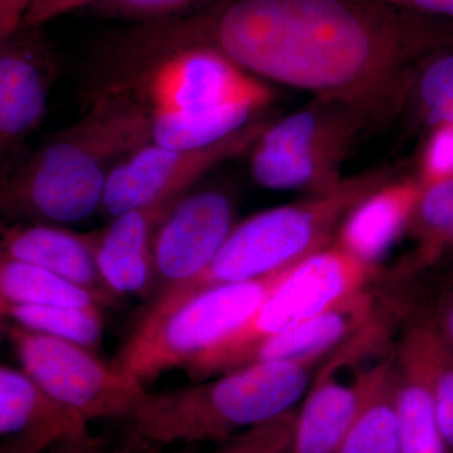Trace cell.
Masks as SVG:
<instances>
[{
  "label": "cell",
  "mask_w": 453,
  "mask_h": 453,
  "mask_svg": "<svg viewBox=\"0 0 453 453\" xmlns=\"http://www.w3.org/2000/svg\"><path fill=\"white\" fill-rule=\"evenodd\" d=\"M196 18L247 73L347 106L371 130L407 109L423 59L453 46L452 20L377 0H220Z\"/></svg>",
  "instance_id": "6da1fadb"
},
{
  "label": "cell",
  "mask_w": 453,
  "mask_h": 453,
  "mask_svg": "<svg viewBox=\"0 0 453 453\" xmlns=\"http://www.w3.org/2000/svg\"><path fill=\"white\" fill-rule=\"evenodd\" d=\"M151 142L145 106L125 92L100 95L81 120L3 174V213L52 226L88 219L103 207L116 165Z\"/></svg>",
  "instance_id": "7a4b0ae2"
},
{
  "label": "cell",
  "mask_w": 453,
  "mask_h": 453,
  "mask_svg": "<svg viewBox=\"0 0 453 453\" xmlns=\"http://www.w3.org/2000/svg\"><path fill=\"white\" fill-rule=\"evenodd\" d=\"M334 350L303 359L257 363L166 392L144 388L129 418L134 434L164 446L225 442L297 408Z\"/></svg>",
  "instance_id": "3957f363"
},
{
  "label": "cell",
  "mask_w": 453,
  "mask_h": 453,
  "mask_svg": "<svg viewBox=\"0 0 453 453\" xmlns=\"http://www.w3.org/2000/svg\"><path fill=\"white\" fill-rule=\"evenodd\" d=\"M393 178L388 169L363 173L345 178L330 192L306 196L237 223L207 270L155 296L140 319L166 314L217 286L273 275L326 249L357 203Z\"/></svg>",
  "instance_id": "277c9868"
},
{
  "label": "cell",
  "mask_w": 453,
  "mask_h": 453,
  "mask_svg": "<svg viewBox=\"0 0 453 453\" xmlns=\"http://www.w3.org/2000/svg\"><path fill=\"white\" fill-rule=\"evenodd\" d=\"M115 47L121 67L129 71L107 83L97 96L125 92L153 116L234 101H273L267 82L244 71L203 37L195 14L136 25Z\"/></svg>",
  "instance_id": "5b68a950"
},
{
  "label": "cell",
  "mask_w": 453,
  "mask_h": 453,
  "mask_svg": "<svg viewBox=\"0 0 453 453\" xmlns=\"http://www.w3.org/2000/svg\"><path fill=\"white\" fill-rule=\"evenodd\" d=\"M294 266L252 281L217 286L166 314L139 319L110 365L142 387L172 369L186 371L242 327Z\"/></svg>",
  "instance_id": "8992f818"
},
{
  "label": "cell",
  "mask_w": 453,
  "mask_h": 453,
  "mask_svg": "<svg viewBox=\"0 0 453 453\" xmlns=\"http://www.w3.org/2000/svg\"><path fill=\"white\" fill-rule=\"evenodd\" d=\"M357 112L312 98L303 109L270 121L251 150L256 183L280 192L323 195L344 181L342 166L365 131Z\"/></svg>",
  "instance_id": "52a82bcc"
},
{
  "label": "cell",
  "mask_w": 453,
  "mask_h": 453,
  "mask_svg": "<svg viewBox=\"0 0 453 453\" xmlns=\"http://www.w3.org/2000/svg\"><path fill=\"white\" fill-rule=\"evenodd\" d=\"M2 334L20 369L44 392L88 422L130 418L145 387L105 365L98 354L65 340L28 332L3 320Z\"/></svg>",
  "instance_id": "ba28073f"
},
{
  "label": "cell",
  "mask_w": 453,
  "mask_h": 453,
  "mask_svg": "<svg viewBox=\"0 0 453 453\" xmlns=\"http://www.w3.org/2000/svg\"><path fill=\"white\" fill-rule=\"evenodd\" d=\"M375 275L377 267L365 264L333 242L295 265L242 327L189 366L305 323L368 288Z\"/></svg>",
  "instance_id": "9c48e42d"
},
{
  "label": "cell",
  "mask_w": 453,
  "mask_h": 453,
  "mask_svg": "<svg viewBox=\"0 0 453 453\" xmlns=\"http://www.w3.org/2000/svg\"><path fill=\"white\" fill-rule=\"evenodd\" d=\"M270 120L252 122L216 144L198 149H170L151 144L139 149L112 170L103 207L110 219L135 208L186 196L188 188L226 160L251 151Z\"/></svg>",
  "instance_id": "30bf717a"
},
{
  "label": "cell",
  "mask_w": 453,
  "mask_h": 453,
  "mask_svg": "<svg viewBox=\"0 0 453 453\" xmlns=\"http://www.w3.org/2000/svg\"><path fill=\"white\" fill-rule=\"evenodd\" d=\"M234 203L226 192L207 189L179 199L155 234L154 297L207 270L234 231Z\"/></svg>",
  "instance_id": "8fae6325"
},
{
  "label": "cell",
  "mask_w": 453,
  "mask_h": 453,
  "mask_svg": "<svg viewBox=\"0 0 453 453\" xmlns=\"http://www.w3.org/2000/svg\"><path fill=\"white\" fill-rule=\"evenodd\" d=\"M380 311L378 294L368 288L305 323L229 353L201 360L186 372L193 380L201 381L257 363L296 360L327 353L365 330Z\"/></svg>",
  "instance_id": "7c38bea8"
},
{
  "label": "cell",
  "mask_w": 453,
  "mask_h": 453,
  "mask_svg": "<svg viewBox=\"0 0 453 453\" xmlns=\"http://www.w3.org/2000/svg\"><path fill=\"white\" fill-rule=\"evenodd\" d=\"M58 74L42 27L22 26L0 43V150L3 163L37 129Z\"/></svg>",
  "instance_id": "4fadbf2b"
},
{
  "label": "cell",
  "mask_w": 453,
  "mask_h": 453,
  "mask_svg": "<svg viewBox=\"0 0 453 453\" xmlns=\"http://www.w3.org/2000/svg\"><path fill=\"white\" fill-rule=\"evenodd\" d=\"M88 419L20 368L0 366V453H47L96 445Z\"/></svg>",
  "instance_id": "5bb4252c"
},
{
  "label": "cell",
  "mask_w": 453,
  "mask_h": 453,
  "mask_svg": "<svg viewBox=\"0 0 453 453\" xmlns=\"http://www.w3.org/2000/svg\"><path fill=\"white\" fill-rule=\"evenodd\" d=\"M384 335L381 327H372L349 377L344 375L347 342L334 350L297 410L291 453L339 452L362 403L372 366L359 363L386 342Z\"/></svg>",
  "instance_id": "9a60e30c"
},
{
  "label": "cell",
  "mask_w": 453,
  "mask_h": 453,
  "mask_svg": "<svg viewBox=\"0 0 453 453\" xmlns=\"http://www.w3.org/2000/svg\"><path fill=\"white\" fill-rule=\"evenodd\" d=\"M180 198L124 211L103 229L95 231L98 271L113 294L153 299L155 234Z\"/></svg>",
  "instance_id": "2e32d148"
},
{
  "label": "cell",
  "mask_w": 453,
  "mask_h": 453,
  "mask_svg": "<svg viewBox=\"0 0 453 453\" xmlns=\"http://www.w3.org/2000/svg\"><path fill=\"white\" fill-rule=\"evenodd\" d=\"M422 193L417 177L390 179L369 193L340 226L335 242L372 267L408 232Z\"/></svg>",
  "instance_id": "e0dca14e"
},
{
  "label": "cell",
  "mask_w": 453,
  "mask_h": 453,
  "mask_svg": "<svg viewBox=\"0 0 453 453\" xmlns=\"http://www.w3.org/2000/svg\"><path fill=\"white\" fill-rule=\"evenodd\" d=\"M95 241V231L73 234L52 225L18 223L2 226V256L44 268L89 290L120 297L101 277Z\"/></svg>",
  "instance_id": "ac0fdd59"
},
{
  "label": "cell",
  "mask_w": 453,
  "mask_h": 453,
  "mask_svg": "<svg viewBox=\"0 0 453 453\" xmlns=\"http://www.w3.org/2000/svg\"><path fill=\"white\" fill-rule=\"evenodd\" d=\"M393 375L402 453H449L438 426L427 363L412 323H405L393 351Z\"/></svg>",
  "instance_id": "d6986e66"
},
{
  "label": "cell",
  "mask_w": 453,
  "mask_h": 453,
  "mask_svg": "<svg viewBox=\"0 0 453 453\" xmlns=\"http://www.w3.org/2000/svg\"><path fill=\"white\" fill-rule=\"evenodd\" d=\"M378 297L387 314L427 324L453 353V262L446 255L427 266L396 267Z\"/></svg>",
  "instance_id": "ffe728a7"
},
{
  "label": "cell",
  "mask_w": 453,
  "mask_h": 453,
  "mask_svg": "<svg viewBox=\"0 0 453 453\" xmlns=\"http://www.w3.org/2000/svg\"><path fill=\"white\" fill-rule=\"evenodd\" d=\"M271 101L242 100L195 111L153 116L154 144L198 149L222 142L264 118Z\"/></svg>",
  "instance_id": "44dd1931"
},
{
  "label": "cell",
  "mask_w": 453,
  "mask_h": 453,
  "mask_svg": "<svg viewBox=\"0 0 453 453\" xmlns=\"http://www.w3.org/2000/svg\"><path fill=\"white\" fill-rule=\"evenodd\" d=\"M393 351L369 369L362 403L338 453H402Z\"/></svg>",
  "instance_id": "7402d4cb"
},
{
  "label": "cell",
  "mask_w": 453,
  "mask_h": 453,
  "mask_svg": "<svg viewBox=\"0 0 453 453\" xmlns=\"http://www.w3.org/2000/svg\"><path fill=\"white\" fill-rule=\"evenodd\" d=\"M120 301V297L89 290L44 268L0 257V303L104 309Z\"/></svg>",
  "instance_id": "603a6c76"
},
{
  "label": "cell",
  "mask_w": 453,
  "mask_h": 453,
  "mask_svg": "<svg viewBox=\"0 0 453 453\" xmlns=\"http://www.w3.org/2000/svg\"><path fill=\"white\" fill-rule=\"evenodd\" d=\"M3 320L28 332L65 340L98 354L104 335V309L0 303Z\"/></svg>",
  "instance_id": "cb8c5ba5"
},
{
  "label": "cell",
  "mask_w": 453,
  "mask_h": 453,
  "mask_svg": "<svg viewBox=\"0 0 453 453\" xmlns=\"http://www.w3.org/2000/svg\"><path fill=\"white\" fill-rule=\"evenodd\" d=\"M407 234L417 249L399 266H427L453 252V179L422 186Z\"/></svg>",
  "instance_id": "d4e9b609"
},
{
  "label": "cell",
  "mask_w": 453,
  "mask_h": 453,
  "mask_svg": "<svg viewBox=\"0 0 453 453\" xmlns=\"http://www.w3.org/2000/svg\"><path fill=\"white\" fill-rule=\"evenodd\" d=\"M408 107L428 131L453 125V46L423 59L414 73Z\"/></svg>",
  "instance_id": "484cf974"
},
{
  "label": "cell",
  "mask_w": 453,
  "mask_h": 453,
  "mask_svg": "<svg viewBox=\"0 0 453 453\" xmlns=\"http://www.w3.org/2000/svg\"><path fill=\"white\" fill-rule=\"evenodd\" d=\"M403 323H412L418 333L431 380L438 426L449 452L453 453V353L427 324L418 320Z\"/></svg>",
  "instance_id": "4316f807"
},
{
  "label": "cell",
  "mask_w": 453,
  "mask_h": 453,
  "mask_svg": "<svg viewBox=\"0 0 453 453\" xmlns=\"http://www.w3.org/2000/svg\"><path fill=\"white\" fill-rule=\"evenodd\" d=\"M205 2L207 0H97L86 9L105 19L146 25L181 17L188 9Z\"/></svg>",
  "instance_id": "83f0119b"
},
{
  "label": "cell",
  "mask_w": 453,
  "mask_h": 453,
  "mask_svg": "<svg viewBox=\"0 0 453 453\" xmlns=\"http://www.w3.org/2000/svg\"><path fill=\"white\" fill-rule=\"evenodd\" d=\"M297 410L228 438L213 453H291Z\"/></svg>",
  "instance_id": "f1b7e54d"
},
{
  "label": "cell",
  "mask_w": 453,
  "mask_h": 453,
  "mask_svg": "<svg viewBox=\"0 0 453 453\" xmlns=\"http://www.w3.org/2000/svg\"><path fill=\"white\" fill-rule=\"evenodd\" d=\"M417 178L423 187L453 179V125L428 131Z\"/></svg>",
  "instance_id": "f546056e"
},
{
  "label": "cell",
  "mask_w": 453,
  "mask_h": 453,
  "mask_svg": "<svg viewBox=\"0 0 453 453\" xmlns=\"http://www.w3.org/2000/svg\"><path fill=\"white\" fill-rule=\"evenodd\" d=\"M95 2L97 0H29L19 27H43L50 20L77 9L88 8Z\"/></svg>",
  "instance_id": "4dcf8cb0"
},
{
  "label": "cell",
  "mask_w": 453,
  "mask_h": 453,
  "mask_svg": "<svg viewBox=\"0 0 453 453\" xmlns=\"http://www.w3.org/2000/svg\"><path fill=\"white\" fill-rule=\"evenodd\" d=\"M389 7L417 16L452 20L453 0H377Z\"/></svg>",
  "instance_id": "1f68e13d"
},
{
  "label": "cell",
  "mask_w": 453,
  "mask_h": 453,
  "mask_svg": "<svg viewBox=\"0 0 453 453\" xmlns=\"http://www.w3.org/2000/svg\"><path fill=\"white\" fill-rule=\"evenodd\" d=\"M29 0H0V8L5 14L20 17L25 13Z\"/></svg>",
  "instance_id": "d6a6232c"
},
{
  "label": "cell",
  "mask_w": 453,
  "mask_h": 453,
  "mask_svg": "<svg viewBox=\"0 0 453 453\" xmlns=\"http://www.w3.org/2000/svg\"><path fill=\"white\" fill-rule=\"evenodd\" d=\"M57 453H105L98 449L96 445L86 446V447H74V449H59ZM113 453H125V452H113Z\"/></svg>",
  "instance_id": "836d02e7"
}]
</instances>
